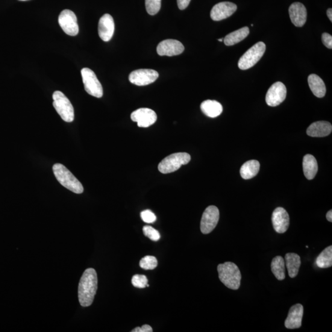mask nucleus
Wrapping results in <instances>:
<instances>
[{"label": "nucleus", "instance_id": "9", "mask_svg": "<svg viewBox=\"0 0 332 332\" xmlns=\"http://www.w3.org/2000/svg\"><path fill=\"white\" fill-rule=\"evenodd\" d=\"M58 23L65 33L70 36L75 37L78 34L77 18L73 11L69 10L62 11L58 16Z\"/></svg>", "mask_w": 332, "mask_h": 332}, {"label": "nucleus", "instance_id": "12", "mask_svg": "<svg viewBox=\"0 0 332 332\" xmlns=\"http://www.w3.org/2000/svg\"><path fill=\"white\" fill-rule=\"evenodd\" d=\"M131 118L132 121L137 123L139 127L148 128L157 122V115L154 110L142 108L132 112Z\"/></svg>", "mask_w": 332, "mask_h": 332}, {"label": "nucleus", "instance_id": "18", "mask_svg": "<svg viewBox=\"0 0 332 332\" xmlns=\"http://www.w3.org/2000/svg\"><path fill=\"white\" fill-rule=\"evenodd\" d=\"M304 308L301 304H296L290 308L285 327L289 329L299 328L301 327Z\"/></svg>", "mask_w": 332, "mask_h": 332}, {"label": "nucleus", "instance_id": "25", "mask_svg": "<svg viewBox=\"0 0 332 332\" xmlns=\"http://www.w3.org/2000/svg\"><path fill=\"white\" fill-rule=\"evenodd\" d=\"M249 33V28L248 26H245V27L227 35L223 39V42L225 45L233 46L245 40L248 36Z\"/></svg>", "mask_w": 332, "mask_h": 332}, {"label": "nucleus", "instance_id": "20", "mask_svg": "<svg viewBox=\"0 0 332 332\" xmlns=\"http://www.w3.org/2000/svg\"><path fill=\"white\" fill-rule=\"evenodd\" d=\"M308 84L313 95L318 98H322L326 94V87L322 79L315 74L308 76Z\"/></svg>", "mask_w": 332, "mask_h": 332}, {"label": "nucleus", "instance_id": "38", "mask_svg": "<svg viewBox=\"0 0 332 332\" xmlns=\"http://www.w3.org/2000/svg\"><path fill=\"white\" fill-rule=\"evenodd\" d=\"M219 42H222L223 41V38H220V39H218Z\"/></svg>", "mask_w": 332, "mask_h": 332}, {"label": "nucleus", "instance_id": "24", "mask_svg": "<svg viewBox=\"0 0 332 332\" xmlns=\"http://www.w3.org/2000/svg\"><path fill=\"white\" fill-rule=\"evenodd\" d=\"M260 164L257 160H250L243 164L240 169L242 177L246 180L251 179L256 176L259 172Z\"/></svg>", "mask_w": 332, "mask_h": 332}, {"label": "nucleus", "instance_id": "2", "mask_svg": "<svg viewBox=\"0 0 332 332\" xmlns=\"http://www.w3.org/2000/svg\"><path fill=\"white\" fill-rule=\"evenodd\" d=\"M220 281L229 289L237 290L240 286L242 274L236 264L227 261L223 264H219L217 267Z\"/></svg>", "mask_w": 332, "mask_h": 332}, {"label": "nucleus", "instance_id": "13", "mask_svg": "<svg viewBox=\"0 0 332 332\" xmlns=\"http://www.w3.org/2000/svg\"><path fill=\"white\" fill-rule=\"evenodd\" d=\"M237 6L233 3L224 2L219 3L212 9L210 11L211 19L214 21H220L228 18L236 12Z\"/></svg>", "mask_w": 332, "mask_h": 332}, {"label": "nucleus", "instance_id": "3", "mask_svg": "<svg viewBox=\"0 0 332 332\" xmlns=\"http://www.w3.org/2000/svg\"><path fill=\"white\" fill-rule=\"evenodd\" d=\"M52 170L55 178L63 187L76 194L83 193V185L66 166L61 164H55Z\"/></svg>", "mask_w": 332, "mask_h": 332}, {"label": "nucleus", "instance_id": "37", "mask_svg": "<svg viewBox=\"0 0 332 332\" xmlns=\"http://www.w3.org/2000/svg\"><path fill=\"white\" fill-rule=\"evenodd\" d=\"M327 16L328 19H330V21L332 22V10L331 8L328 9L327 11Z\"/></svg>", "mask_w": 332, "mask_h": 332}, {"label": "nucleus", "instance_id": "33", "mask_svg": "<svg viewBox=\"0 0 332 332\" xmlns=\"http://www.w3.org/2000/svg\"><path fill=\"white\" fill-rule=\"evenodd\" d=\"M322 41L323 44L328 49H332V37L331 35L324 33L322 35Z\"/></svg>", "mask_w": 332, "mask_h": 332}, {"label": "nucleus", "instance_id": "23", "mask_svg": "<svg viewBox=\"0 0 332 332\" xmlns=\"http://www.w3.org/2000/svg\"><path fill=\"white\" fill-rule=\"evenodd\" d=\"M285 260L290 278H295L301 266L300 257L295 253H288L285 256Z\"/></svg>", "mask_w": 332, "mask_h": 332}, {"label": "nucleus", "instance_id": "28", "mask_svg": "<svg viewBox=\"0 0 332 332\" xmlns=\"http://www.w3.org/2000/svg\"><path fill=\"white\" fill-rule=\"evenodd\" d=\"M158 266V260L157 258L154 256L144 257L140 261V266L143 269L153 270L157 268Z\"/></svg>", "mask_w": 332, "mask_h": 332}, {"label": "nucleus", "instance_id": "30", "mask_svg": "<svg viewBox=\"0 0 332 332\" xmlns=\"http://www.w3.org/2000/svg\"><path fill=\"white\" fill-rule=\"evenodd\" d=\"M132 284L135 287L143 289L148 284V279L145 275H136L132 278Z\"/></svg>", "mask_w": 332, "mask_h": 332}, {"label": "nucleus", "instance_id": "1", "mask_svg": "<svg viewBox=\"0 0 332 332\" xmlns=\"http://www.w3.org/2000/svg\"><path fill=\"white\" fill-rule=\"evenodd\" d=\"M98 275L96 270L88 268L81 276L78 286L79 304L83 307L92 305L98 290Z\"/></svg>", "mask_w": 332, "mask_h": 332}, {"label": "nucleus", "instance_id": "22", "mask_svg": "<svg viewBox=\"0 0 332 332\" xmlns=\"http://www.w3.org/2000/svg\"><path fill=\"white\" fill-rule=\"evenodd\" d=\"M201 109L205 115L214 118L222 114L223 107L219 102L207 100V101L202 102Z\"/></svg>", "mask_w": 332, "mask_h": 332}, {"label": "nucleus", "instance_id": "27", "mask_svg": "<svg viewBox=\"0 0 332 332\" xmlns=\"http://www.w3.org/2000/svg\"><path fill=\"white\" fill-rule=\"evenodd\" d=\"M317 266L320 268H328L332 266V246L325 248L316 260Z\"/></svg>", "mask_w": 332, "mask_h": 332}, {"label": "nucleus", "instance_id": "5", "mask_svg": "<svg viewBox=\"0 0 332 332\" xmlns=\"http://www.w3.org/2000/svg\"><path fill=\"white\" fill-rule=\"evenodd\" d=\"M191 157L187 153H176L164 158L159 164V171L162 174H169L180 169L182 166L190 162Z\"/></svg>", "mask_w": 332, "mask_h": 332}, {"label": "nucleus", "instance_id": "31", "mask_svg": "<svg viewBox=\"0 0 332 332\" xmlns=\"http://www.w3.org/2000/svg\"><path fill=\"white\" fill-rule=\"evenodd\" d=\"M143 232L145 236L148 237L154 242H158L160 239V234L158 231L150 226H145L143 228Z\"/></svg>", "mask_w": 332, "mask_h": 332}, {"label": "nucleus", "instance_id": "6", "mask_svg": "<svg viewBox=\"0 0 332 332\" xmlns=\"http://www.w3.org/2000/svg\"><path fill=\"white\" fill-rule=\"evenodd\" d=\"M266 51V45L262 42H258L247 51L238 62V67L245 70L252 68L263 57Z\"/></svg>", "mask_w": 332, "mask_h": 332}, {"label": "nucleus", "instance_id": "11", "mask_svg": "<svg viewBox=\"0 0 332 332\" xmlns=\"http://www.w3.org/2000/svg\"><path fill=\"white\" fill-rule=\"evenodd\" d=\"M287 96L286 86L281 82H276L268 90L266 95V102L270 107H276L284 101Z\"/></svg>", "mask_w": 332, "mask_h": 332}, {"label": "nucleus", "instance_id": "26", "mask_svg": "<svg viewBox=\"0 0 332 332\" xmlns=\"http://www.w3.org/2000/svg\"><path fill=\"white\" fill-rule=\"evenodd\" d=\"M271 271L276 279L283 281L286 278V264L283 257L277 256L273 258L271 264Z\"/></svg>", "mask_w": 332, "mask_h": 332}, {"label": "nucleus", "instance_id": "21", "mask_svg": "<svg viewBox=\"0 0 332 332\" xmlns=\"http://www.w3.org/2000/svg\"><path fill=\"white\" fill-rule=\"evenodd\" d=\"M303 168L305 177L308 180H312L318 171V164L316 158L311 155H305L303 161Z\"/></svg>", "mask_w": 332, "mask_h": 332}, {"label": "nucleus", "instance_id": "14", "mask_svg": "<svg viewBox=\"0 0 332 332\" xmlns=\"http://www.w3.org/2000/svg\"><path fill=\"white\" fill-rule=\"evenodd\" d=\"M185 49L183 44L175 40H166L159 43L157 47L158 54L161 56H174L182 54Z\"/></svg>", "mask_w": 332, "mask_h": 332}, {"label": "nucleus", "instance_id": "4", "mask_svg": "<svg viewBox=\"0 0 332 332\" xmlns=\"http://www.w3.org/2000/svg\"><path fill=\"white\" fill-rule=\"evenodd\" d=\"M53 106L64 122L71 123L75 118L74 108L69 99L61 91H55L52 96Z\"/></svg>", "mask_w": 332, "mask_h": 332}, {"label": "nucleus", "instance_id": "34", "mask_svg": "<svg viewBox=\"0 0 332 332\" xmlns=\"http://www.w3.org/2000/svg\"><path fill=\"white\" fill-rule=\"evenodd\" d=\"M132 332H152L153 328L149 325H143L142 327H136Z\"/></svg>", "mask_w": 332, "mask_h": 332}, {"label": "nucleus", "instance_id": "39", "mask_svg": "<svg viewBox=\"0 0 332 332\" xmlns=\"http://www.w3.org/2000/svg\"><path fill=\"white\" fill-rule=\"evenodd\" d=\"M20 1H26V0H20Z\"/></svg>", "mask_w": 332, "mask_h": 332}, {"label": "nucleus", "instance_id": "32", "mask_svg": "<svg viewBox=\"0 0 332 332\" xmlns=\"http://www.w3.org/2000/svg\"><path fill=\"white\" fill-rule=\"evenodd\" d=\"M141 219L144 222L147 223H154L157 220V216L151 210H143L140 214Z\"/></svg>", "mask_w": 332, "mask_h": 332}, {"label": "nucleus", "instance_id": "36", "mask_svg": "<svg viewBox=\"0 0 332 332\" xmlns=\"http://www.w3.org/2000/svg\"><path fill=\"white\" fill-rule=\"evenodd\" d=\"M326 218H327L328 222H332V210H329L326 215Z\"/></svg>", "mask_w": 332, "mask_h": 332}, {"label": "nucleus", "instance_id": "16", "mask_svg": "<svg viewBox=\"0 0 332 332\" xmlns=\"http://www.w3.org/2000/svg\"><path fill=\"white\" fill-rule=\"evenodd\" d=\"M114 32V22L112 16L105 14L99 20L98 32L100 38L108 42L112 38Z\"/></svg>", "mask_w": 332, "mask_h": 332}, {"label": "nucleus", "instance_id": "7", "mask_svg": "<svg viewBox=\"0 0 332 332\" xmlns=\"http://www.w3.org/2000/svg\"><path fill=\"white\" fill-rule=\"evenodd\" d=\"M84 89L89 95L97 98L103 96V88L95 73L89 69L84 68L81 71Z\"/></svg>", "mask_w": 332, "mask_h": 332}, {"label": "nucleus", "instance_id": "29", "mask_svg": "<svg viewBox=\"0 0 332 332\" xmlns=\"http://www.w3.org/2000/svg\"><path fill=\"white\" fill-rule=\"evenodd\" d=\"M161 0H145L146 10L149 15L154 16L160 11Z\"/></svg>", "mask_w": 332, "mask_h": 332}, {"label": "nucleus", "instance_id": "8", "mask_svg": "<svg viewBox=\"0 0 332 332\" xmlns=\"http://www.w3.org/2000/svg\"><path fill=\"white\" fill-rule=\"evenodd\" d=\"M219 219V210L215 205H210L205 208L201 220L202 233L204 234L211 233L218 224Z\"/></svg>", "mask_w": 332, "mask_h": 332}, {"label": "nucleus", "instance_id": "10", "mask_svg": "<svg viewBox=\"0 0 332 332\" xmlns=\"http://www.w3.org/2000/svg\"><path fill=\"white\" fill-rule=\"evenodd\" d=\"M159 73L151 69H140L134 70L129 75V81L132 84L139 86H146L157 80Z\"/></svg>", "mask_w": 332, "mask_h": 332}, {"label": "nucleus", "instance_id": "35", "mask_svg": "<svg viewBox=\"0 0 332 332\" xmlns=\"http://www.w3.org/2000/svg\"><path fill=\"white\" fill-rule=\"evenodd\" d=\"M191 0H177V5L178 8L180 10H184L186 9L190 4Z\"/></svg>", "mask_w": 332, "mask_h": 332}, {"label": "nucleus", "instance_id": "17", "mask_svg": "<svg viewBox=\"0 0 332 332\" xmlns=\"http://www.w3.org/2000/svg\"><path fill=\"white\" fill-rule=\"evenodd\" d=\"M289 13L291 21L297 27H301L306 23L307 11L301 3L295 2L291 5Z\"/></svg>", "mask_w": 332, "mask_h": 332}, {"label": "nucleus", "instance_id": "15", "mask_svg": "<svg viewBox=\"0 0 332 332\" xmlns=\"http://www.w3.org/2000/svg\"><path fill=\"white\" fill-rule=\"evenodd\" d=\"M273 228L278 233H284L287 231L290 225L289 214L283 207H278L272 214Z\"/></svg>", "mask_w": 332, "mask_h": 332}, {"label": "nucleus", "instance_id": "19", "mask_svg": "<svg viewBox=\"0 0 332 332\" xmlns=\"http://www.w3.org/2000/svg\"><path fill=\"white\" fill-rule=\"evenodd\" d=\"M332 126L330 123L321 121L314 122L307 129V133L312 137H324L331 134Z\"/></svg>", "mask_w": 332, "mask_h": 332}]
</instances>
